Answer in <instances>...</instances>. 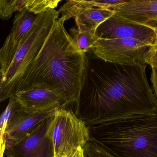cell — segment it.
<instances>
[{
	"label": "cell",
	"instance_id": "obj_1",
	"mask_svg": "<svg viewBox=\"0 0 157 157\" xmlns=\"http://www.w3.org/2000/svg\"><path fill=\"white\" fill-rule=\"evenodd\" d=\"M146 65L88 59L87 77L76 115L87 126L157 112Z\"/></svg>",
	"mask_w": 157,
	"mask_h": 157
},
{
	"label": "cell",
	"instance_id": "obj_2",
	"mask_svg": "<svg viewBox=\"0 0 157 157\" xmlns=\"http://www.w3.org/2000/svg\"><path fill=\"white\" fill-rule=\"evenodd\" d=\"M61 18L55 21L38 55L27 67L13 92L36 88L51 90L66 105L79 101L84 86L88 59L76 46Z\"/></svg>",
	"mask_w": 157,
	"mask_h": 157
},
{
	"label": "cell",
	"instance_id": "obj_3",
	"mask_svg": "<svg viewBox=\"0 0 157 157\" xmlns=\"http://www.w3.org/2000/svg\"><path fill=\"white\" fill-rule=\"evenodd\" d=\"M87 126L90 141L114 157H157V112Z\"/></svg>",
	"mask_w": 157,
	"mask_h": 157
},
{
	"label": "cell",
	"instance_id": "obj_4",
	"mask_svg": "<svg viewBox=\"0 0 157 157\" xmlns=\"http://www.w3.org/2000/svg\"><path fill=\"white\" fill-rule=\"evenodd\" d=\"M59 14L58 11L49 9L39 14L32 30L18 48L6 74L1 78L0 101L13 96L20 78L39 54Z\"/></svg>",
	"mask_w": 157,
	"mask_h": 157
},
{
	"label": "cell",
	"instance_id": "obj_5",
	"mask_svg": "<svg viewBox=\"0 0 157 157\" xmlns=\"http://www.w3.org/2000/svg\"><path fill=\"white\" fill-rule=\"evenodd\" d=\"M54 157H84V147L90 141L89 128L71 109H57L49 126Z\"/></svg>",
	"mask_w": 157,
	"mask_h": 157
},
{
	"label": "cell",
	"instance_id": "obj_6",
	"mask_svg": "<svg viewBox=\"0 0 157 157\" xmlns=\"http://www.w3.org/2000/svg\"><path fill=\"white\" fill-rule=\"evenodd\" d=\"M152 46L131 38L99 39L93 48L100 59L119 64L146 65Z\"/></svg>",
	"mask_w": 157,
	"mask_h": 157
},
{
	"label": "cell",
	"instance_id": "obj_7",
	"mask_svg": "<svg viewBox=\"0 0 157 157\" xmlns=\"http://www.w3.org/2000/svg\"><path fill=\"white\" fill-rule=\"evenodd\" d=\"M52 117L43 121L19 140L6 143L4 153L6 157H54L49 132Z\"/></svg>",
	"mask_w": 157,
	"mask_h": 157
},
{
	"label": "cell",
	"instance_id": "obj_8",
	"mask_svg": "<svg viewBox=\"0 0 157 157\" xmlns=\"http://www.w3.org/2000/svg\"><path fill=\"white\" fill-rule=\"evenodd\" d=\"M96 35L101 39L131 38L149 45L157 44V30L114 14L98 27Z\"/></svg>",
	"mask_w": 157,
	"mask_h": 157
},
{
	"label": "cell",
	"instance_id": "obj_9",
	"mask_svg": "<svg viewBox=\"0 0 157 157\" xmlns=\"http://www.w3.org/2000/svg\"><path fill=\"white\" fill-rule=\"evenodd\" d=\"M38 15L25 8L16 13L10 33L0 50L1 78L6 74L18 48L32 30Z\"/></svg>",
	"mask_w": 157,
	"mask_h": 157
},
{
	"label": "cell",
	"instance_id": "obj_10",
	"mask_svg": "<svg viewBox=\"0 0 157 157\" xmlns=\"http://www.w3.org/2000/svg\"><path fill=\"white\" fill-rule=\"evenodd\" d=\"M59 13L64 22L71 18L75 19L87 27L96 31L98 27L107 19L114 14L111 9L93 7L89 1H67L60 9Z\"/></svg>",
	"mask_w": 157,
	"mask_h": 157
},
{
	"label": "cell",
	"instance_id": "obj_11",
	"mask_svg": "<svg viewBox=\"0 0 157 157\" xmlns=\"http://www.w3.org/2000/svg\"><path fill=\"white\" fill-rule=\"evenodd\" d=\"M59 108L34 112L22 109L18 112L7 124L4 136L5 147L6 143L19 140L43 121L54 116Z\"/></svg>",
	"mask_w": 157,
	"mask_h": 157
},
{
	"label": "cell",
	"instance_id": "obj_12",
	"mask_svg": "<svg viewBox=\"0 0 157 157\" xmlns=\"http://www.w3.org/2000/svg\"><path fill=\"white\" fill-rule=\"evenodd\" d=\"M113 10L116 15L157 30V0H128Z\"/></svg>",
	"mask_w": 157,
	"mask_h": 157
},
{
	"label": "cell",
	"instance_id": "obj_13",
	"mask_svg": "<svg viewBox=\"0 0 157 157\" xmlns=\"http://www.w3.org/2000/svg\"><path fill=\"white\" fill-rule=\"evenodd\" d=\"M28 112L47 111L67 105L61 96L51 90L36 88L18 93L14 95Z\"/></svg>",
	"mask_w": 157,
	"mask_h": 157
},
{
	"label": "cell",
	"instance_id": "obj_14",
	"mask_svg": "<svg viewBox=\"0 0 157 157\" xmlns=\"http://www.w3.org/2000/svg\"><path fill=\"white\" fill-rule=\"evenodd\" d=\"M75 21L77 27L70 29V36L78 48L83 53H87L93 49L100 38L96 35V31L87 27L78 21Z\"/></svg>",
	"mask_w": 157,
	"mask_h": 157
},
{
	"label": "cell",
	"instance_id": "obj_15",
	"mask_svg": "<svg viewBox=\"0 0 157 157\" xmlns=\"http://www.w3.org/2000/svg\"><path fill=\"white\" fill-rule=\"evenodd\" d=\"M8 105L2 114L0 118V132H1V157H3L5 147L4 145V136L5 129L9 121L18 112L22 110V106L15 96L9 98Z\"/></svg>",
	"mask_w": 157,
	"mask_h": 157
},
{
	"label": "cell",
	"instance_id": "obj_16",
	"mask_svg": "<svg viewBox=\"0 0 157 157\" xmlns=\"http://www.w3.org/2000/svg\"><path fill=\"white\" fill-rule=\"evenodd\" d=\"M25 0H0V17L3 21L9 20L13 13L24 8Z\"/></svg>",
	"mask_w": 157,
	"mask_h": 157
},
{
	"label": "cell",
	"instance_id": "obj_17",
	"mask_svg": "<svg viewBox=\"0 0 157 157\" xmlns=\"http://www.w3.org/2000/svg\"><path fill=\"white\" fill-rule=\"evenodd\" d=\"M60 0H25L24 8L35 14H41L49 9L55 10Z\"/></svg>",
	"mask_w": 157,
	"mask_h": 157
},
{
	"label": "cell",
	"instance_id": "obj_18",
	"mask_svg": "<svg viewBox=\"0 0 157 157\" xmlns=\"http://www.w3.org/2000/svg\"><path fill=\"white\" fill-rule=\"evenodd\" d=\"M84 157H114L100 146L89 141L84 147Z\"/></svg>",
	"mask_w": 157,
	"mask_h": 157
},
{
	"label": "cell",
	"instance_id": "obj_19",
	"mask_svg": "<svg viewBox=\"0 0 157 157\" xmlns=\"http://www.w3.org/2000/svg\"><path fill=\"white\" fill-rule=\"evenodd\" d=\"M127 1H125V0L89 1L90 4L93 7L102 8V9H111V10H113L116 6L125 3Z\"/></svg>",
	"mask_w": 157,
	"mask_h": 157
},
{
	"label": "cell",
	"instance_id": "obj_20",
	"mask_svg": "<svg viewBox=\"0 0 157 157\" xmlns=\"http://www.w3.org/2000/svg\"><path fill=\"white\" fill-rule=\"evenodd\" d=\"M147 64L151 67H157V44L152 47L148 57Z\"/></svg>",
	"mask_w": 157,
	"mask_h": 157
},
{
	"label": "cell",
	"instance_id": "obj_21",
	"mask_svg": "<svg viewBox=\"0 0 157 157\" xmlns=\"http://www.w3.org/2000/svg\"><path fill=\"white\" fill-rule=\"evenodd\" d=\"M151 81L152 83L155 96L157 98V67H151Z\"/></svg>",
	"mask_w": 157,
	"mask_h": 157
}]
</instances>
